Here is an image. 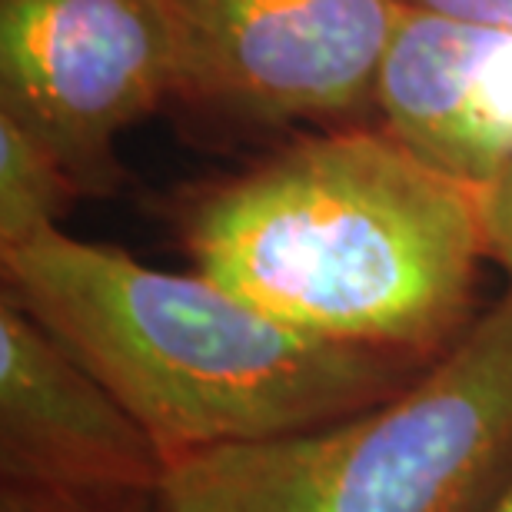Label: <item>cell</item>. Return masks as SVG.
Returning a JSON list of instances; mask_svg holds the SVG:
<instances>
[{
    "label": "cell",
    "mask_w": 512,
    "mask_h": 512,
    "mask_svg": "<svg viewBox=\"0 0 512 512\" xmlns=\"http://www.w3.org/2000/svg\"><path fill=\"white\" fill-rule=\"evenodd\" d=\"M197 273L313 340L433 363L473 316L486 193L386 130L296 140L180 213Z\"/></svg>",
    "instance_id": "1"
},
{
    "label": "cell",
    "mask_w": 512,
    "mask_h": 512,
    "mask_svg": "<svg viewBox=\"0 0 512 512\" xmlns=\"http://www.w3.org/2000/svg\"><path fill=\"white\" fill-rule=\"evenodd\" d=\"M4 293L147 429L163 459L296 436L396 396L429 363L313 340L203 273L44 233L0 253Z\"/></svg>",
    "instance_id": "2"
},
{
    "label": "cell",
    "mask_w": 512,
    "mask_h": 512,
    "mask_svg": "<svg viewBox=\"0 0 512 512\" xmlns=\"http://www.w3.org/2000/svg\"><path fill=\"white\" fill-rule=\"evenodd\" d=\"M512 479V286L396 396L180 459L167 512H486Z\"/></svg>",
    "instance_id": "3"
},
{
    "label": "cell",
    "mask_w": 512,
    "mask_h": 512,
    "mask_svg": "<svg viewBox=\"0 0 512 512\" xmlns=\"http://www.w3.org/2000/svg\"><path fill=\"white\" fill-rule=\"evenodd\" d=\"M177 100L160 0H0V114L64 163L80 193L120 183L114 143Z\"/></svg>",
    "instance_id": "4"
},
{
    "label": "cell",
    "mask_w": 512,
    "mask_h": 512,
    "mask_svg": "<svg viewBox=\"0 0 512 512\" xmlns=\"http://www.w3.org/2000/svg\"><path fill=\"white\" fill-rule=\"evenodd\" d=\"M403 0H160L177 100L243 124L336 120L376 100Z\"/></svg>",
    "instance_id": "5"
},
{
    "label": "cell",
    "mask_w": 512,
    "mask_h": 512,
    "mask_svg": "<svg viewBox=\"0 0 512 512\" xmlns=\"http://www.w3.org/2000/svg\"><path fill=\"white\" fill-rule=\"evenodd\" d=\"M170 463L127 406L34 316L0 296V476L70 499H157Z\"/></svg>",
    "instance_id": "6"
},
{
    "label": "cell",
    "mask_w": 512,
    "mask_h": 512,
    "mask_svg": "<svg viewBox=\"0 0 512 512\" xmlns=\"http://www.w3.org/2000/svg\"><path fill=\"white\" fill-rule=\"evenodd\" d=\"M373 107L416 157L486 193L512 160V34L403 0Z\"/></svg>",
    "instance_id": "7"
},
{
    "label": "cell",
    "mask_w": 512,
    "mask_h": 512,
    "mask_svg": "<svg viewBox=\"0 0 512 512\" xmlns=\"http://www.w3.org/2000/svg\"><path fill=\"white\" fill-rule=\"evenodd\" d=\"M80 197L67 167L14 117L0 114V253L20 250L44 233Z\"/></svg>",
    "instance_id": "8"
},
{
    "label": "cell",
    "mask_w": 512,
    "mask_h": 512,
    "mask_svg": "<svg viewBox=\"0 0 512 512\" xmlns=\"http://www.w3.org/2000/svg\"><path fill=\"white\" fill-rule=\"evenodd\" d=\"M486 233L489 260L506 273L512 286V160L486 190Z\"/></svg>",
    "instance_id": "9"
},
{
    "label": "cell",
    "mask_w": 512,
    "mask_h": 512,
    "mask_svg": "<svg viewBox=\"0 0 512 512\" xmlns=\"http://www.w3.org/2000/svg\"><path fill=\"white\" fill-rule=\"evenodd\" d=\"M413 4L466 24L512 34V0H413Z\"/></svg>",
    "instance_id": "10"
},
{
    "label": "cell",
    "mask_w": 512,
    "mask_h": 512,
    "mask_svg": "<svg viewBox=\"0 0 512 512\" xmlns=\"http://www.w3.org/2000/svg\"><path fill=\"white\" fill-rule=\"evenodd\" d=\"M77 503L47 493H30V489L4 486V499H0V512H74Z\"/></svg>",
    "instance_id": "11"
},
{
    "label": "cell",
    "mask_w": 512,
    "mask_h": 512,
    "mask_svg": "<svg viewBox=\"0 0 512 512\" xmlns=\"http://www.w3.org/2000/svg\"><path fill=\"white\" fill-rule=\"evenodd\" d=\"M74 512H167L157 499H127V503H104V506H94V503H77Z\"/></svg>",
    "instance_id": "12"
},
{
    "label": "cell",
    "mask_w": 512,
    "mask_h": 512,
    "mask_svg": "<svg viewBox=\"0 0 512 512\" xmlns=\"http://www.w3.org/2000/svg\"><path fill=\"white\" fill-rule=\"evenodd\" d=\"M486 512H512V479H509V483H506V489H503V493L496 496V503L489 506Z\"/></svg>",
    "instance_id": "13"
}]
</instances>
